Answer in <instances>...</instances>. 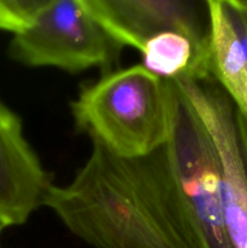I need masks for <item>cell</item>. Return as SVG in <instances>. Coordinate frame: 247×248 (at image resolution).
Wrapping results in <instances>:
<instances>
[{"label": "cell", "mask_w": 247, "mask_h": 248, "mask_svg": "<svg viewBox=\"0 0 247 248\" xmlns=\"http://www.w3.org/2000/svg\"><path fill=\"white\" fill-rule=\"evenodd\" d=\"M244 159H245V164H246V169H247V140L244 144Z\"/></svg>", "instance_id": "obj_10"}, {"label": "cell", "mask_w": 247, "mask_h": 248, "mask_svg": "<svg viewBox=\"0 0 247 248\" xmlns=\"http://www.w3.org/2000/svg\"><path fill=\"white\" fill-rule=\"evenodd\" d=\"M176 85L142 64L107 72L70 103L75 127L111 154L147 156L169 143Z\"/></svg>", "instance_id": "obj_2"}, {"label": "cell", "mask_w": 247, "mask_h": 248, "mask_svg": "<svg viewBox=\"0 0 247 248\" xmlns=\"http://www.w3.org/2000/svg\"><path fill=\"white\" fill-rule=\"evenodd\" d=\"M102 28L123 47L139 51L165 31L210 41L207 1L190 0H82Z\"/></svg>", "instance_id": "obj_5"}, {"label": "cell", "mask_w": 247, "mask_h": 248, "mask_svg": "<svg viewBox=\"0 0 247 248\" xmlns=\"http://www.w3.org/2000/svg\"><path fill=\"white\" fill-rule=\"evenodd\" d=\"M47 0H0V31L18 35L35 21Z\"/></svg>", "instance_id": "obj_9"}, {"label": "cell", "mask_w": 247, "mask_h": 248, "mask_svg": "<svg viewBox=\"0 0 247 248\" xmlns=\"http://www.w3.org/2000/svg\"><path fill=\"white\" fill-rule=\"evenodd\" d=\"M166 148L201 248H232L224 222L222 166L217 148L177 86L173 125Z\"/></svg>", "instance_id": "obj_4"}, {"label": "cell", "mask_w": 247, "mask_h": 248, "mask_svg": "<svg viewBox=\"0 0 247 248\" xmlns=\"http://www.w3.org/2000/svg\"><path fill=\"white\" fill-rule=\"evenodd\" d=\"M51 186L21 118L0 101V223L5 229L24 224L44 206Z\"/></svg>", "instance_id": "obj_6"}, {"label": "cell", "mask_w": 247, "mask_h": 248, "mask_svg": "<svg viewBox=\"0 0 247 248\" xmlns=\"http://www.w3.org/2000/svg\"><path fill=\"white\" fill-rule=\"evenodd\" d=\"M210 16V72L247 120V52L229 0H206Z\"/></svg>", "instance_id": "obj_7"}, {"label": "cell", "mask_w": 247, "mask_h": 248, "mask_svg": "<svg viewBox=\"0 0 247 248\" xmlns=\"http://www.w3.org/2000/svg\"><path fill=\"white\" fill-rule=\"evenodd\" d=\"M123 46L92 17L82 0H47L35 21L12 36L10 60L31 68L51 67L77 74L119 62Z\"/></svg>", "instance_id": "obj_3"}, {"label": "cell", "mask_w": 247, "mask_h": 248, "mask_svg": "<svg viewBox=\"0 0 247 248\" xmlns=\"http://www.w3.org/2000/svg\"><path fill=\"white\" fill-rule=\"evenodd\" d=\"M166 145L126 159L92 142L74 178L52 184L44 206L92 248H201Z\"/></svg>", "instance_id": "obj_1"}, {"label": "cell", "mask_w": 247, "mask_h": 248, "mask_svg": "<svg viewBox=\"0 0 247 248\" xmlns=\"http://www.w3.org/2000/svg\"><path fill=\"white\" fill-rule=\"evenodd\" d=\"M237 1H239V4L247 11V0H237Z\"/></svg>", "instance_id": "obj_11"}, {"label": "cell", "mask_w": 247, "mask_h": 248, "mask_svg": "<svg viewBox=\"0 0 247 248\" xmlns=\"http://www.w3.org/2000/svg\"><path fill=\"white\" fill-rule=\"evenodd\" d=\"M139 52L143 67L164 80H213L210 41L201 43L185 34L165 31L149 39Z\"/></svg>", "instance_id": "obj_8"}, {"label": "cell", "mask_w": 247, "mask_h": 248, "mask_svg": "<svg viewBox=\"0 0 247 248\" xmlns=\"http://www.w3.org/2000/svg\"><path fill=\"white\" fill-rule=\"evenodd\" d=\"M4 230H5L4 225H2V224H1V223H0V235H1V232H4Z\"/></svg>", "instance_id": "obj_12"}]
</instances>
